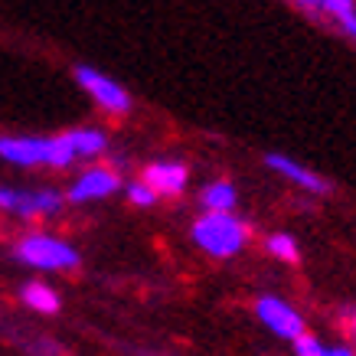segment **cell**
<instances>
[{
	"instance_id": "obj_8",
	"label": "cell",
	"mask_w": 356,
	"mask_h": 356,
	"mask_svg": "<svg viewBox=\"0 0 356 356\" xmlns=\"http://www.w3.org/2000/svg\"><path fill=\"white\" fill-rule=\"evenodd\" d=\"M190 170L180 161H154L144 167V184L157 196H180L186 190Z\"/></svg>"
},
{
	"instance_id": "obj_3",
	"label": "cell",
	"mask_w": 356,
	"mask_h": 356,
	"mask_svg": "<svg viewBox=\"0 0 356 356\" xmlns=\"http://www.w3.org/2000/svg\"><path fill=\"white\" fill-rule=\"evenodd\" d=\"M13 255H17V261H23V265L43 268V271H69L79 265L76 245H69L65 238L43 236V232L23 236L20 242L13 245Z\"/></svg>"
},
{
	"instance_id": "obj_12",
	"label": "cell",
	"mask_w": 356,
	"mask_h": 356,
	"mask_svg": "<svg viewBox=\"0 0 356 356\" xmlns=\"http://www.w3.org/2000/svg\"><path fill=\"white\" fill-rule=\"evenodd\" d=\"M20 298L26 307H33V311H40V314H56L59 304H63L59 294H56L49 284H40V281H30V284L20 291Z\"/></svg>"
},
{
	"instance_id": "obj_6",
	"label": "cell",
	"mask_w": 356,
	"mask_h": 356,
	"mask_svg": "<svg viewBox=\"0 0 356 356\" xmlns=\"http://www.w3.org/2000/svg\"><path fill=\"white\" fill-rule=\"evenodd\" d=\"M255 314H259L261 324L268 327L275 337H281V340H298V337L304 334L301 314L294 311L288 301L275 298V294H265V298H259V301H255Z\"/></svg>"
},
{
	"instance_id": "obj_11",
	"label": "cell",
	"mask_w": 356,
	"mask_h": 356,
	"mask_svg": "<svg viewBox=\"0 0 356 356\" xmlns=\"http://www.w3.org/2000/svg\"><path fill=\"white\" fill-rule=\"evenodd\" d=\"M236 203H238V193L229 180H216V184H206L200 190V206L206 213H232Z\"/></svg>"
},
{
	"instance_id": "obj_1",
	"label": "cell",
	"mask_w": 356,
	"mask_h": 356,
	"mask_svg": "<svg viewBox=\"0 0 356 356\" xmlns=\"http://www.w3.org/2000/svg\"><path fill=\"white\" fill-rule=\"evenodd\" d=\"M0 161L13 167H72L76 154L65 144V138H0Z\"/></svg>"
},
{
	"instance_id": "obj_9",
	"label": "cell",
	"mask_w": 356,
	"mask_h": 356,
	"mask_svg": "<svg viewBox=\"0 0 356 356\" xmlns=\"http://www.w3.org/2000/svg\"><path fill=\"white\" fill-rule=\"evenodd\" d=\"M265 167L268 170H275V173H281L284 180H291V184H298L301 190H307V193H330V184H327L321 173H314V170H307L304 163H298V161H291L288 154H265Z\"/></svg>"
},
{
	"instance_id": "obj_4",
	"label": "cell",
	"mask_w": 356,
	"mask_h": 356,
	"mask_svg": "<svg viewBox=\"0 0 356 356\" xmlns=\"http://www.w3.org/2000/svg\"><path fill=\"white\" fill-rule=\"evenodd\" d=\"M76 82L82 92H88V98L95 102L98 108H105L108 115H128L131 111V95L128 88L115 82L108 72H98L92 65H76Z\"/></svg>"
},
{
	"instance_id": "obj_5",
	"label": "cell",
	"mask_w": 356,
	"mask_h": 356,
	"mask_svg": "<svg viewBox=\"0 0 356 356\" xmlns=\"http://www.w3.org/2000/svg\"><path fill=\"white\" fill-rule=\"evenodd\" d=\"M63 206L59 190H13V186H0V209L17 213V216H49Z\"/></svg>"
},
{
	"instance_id": "obj_19",
	"label": "cell",
	"mask_w": 356,
	"mask_h": 356,
	"mask_svg": "<svg viewBox=\"0 0 356 356\" xmlns=\"http://www.w3.org/2000/svg\"><path fill=\"white\" fill-rule=\"evenodd\" d=\"M350 327H353V337H356V314H353V321H350Z\"/></svg>"
},
{
	"instance_id": "obj_13",
	"label": "cell",
	"mask_w": 356,
	"mask_h": 356,
	"mask_svg": "<svg viewBox=\"0 0 356 356\" xmlns=\"http://www.w3.org/2000/svg\"><path fill=\"white\" fill-rule=\"evenodd\" d=\"M321 10H327L340 26H343L346 36L356 40V0H324Z\"/></svg>"
},
{
	"instance_id": "obj_2",
	"label": "cell",
	"mask_w": 356,
	"mask_h": 356,
	"mask_svg": "<svg viewBox=\"0 0 356 356\" xmlns=\"http://www.w3.org/2000/svg\"><path fill=\"white\" fill-rule=\"evenodd\" d=\"M248 226L232 213H203L193 222V242L213 259H232L245 248Z\"/></svg>"
},
{
	"instance_id": "obj_17",
	"label": "cell",
	"mask_w": 356,
	"mask_h": 356,
	"mask_svg": "<svg viewBox=\"0 0 356 356\" xmlns=\"http://www.w3.org/2000/svg\"><path fill=\"white\" fill-rule=\"evenodd\" d=\"M321 356H353V350H350V346H324Z\"/></svg>"
},
{
	"instance_id": "obj_7",
	"label": "cell",
	"mask_w": 356,
	"mask_h": 356,
	"mask_svg": "<svg viewBox=\"0 0 356 356\" xmlns=\"http://www.w3.org/2000/svg\"><path fill=\"white\" fill-rule=\"evenodd\" d=\"M121 190V177L108 167H88L76 184L69 186L65 200L69 203H92V200H105V196L118 193Z\"/></svg>"
},
{
	"instance_id": "obj_18",
	"label": "cell",
	"mask_w": 356,
	"mask_h": 356,
	"mask_svg": "<svg viewBox=\"0 0 356 356\" xmlns=\"http://www.w3.org/2000/svg\"><path fill=\"white\" fill-rule=\"evenodd\" d=\"M298 3L307 7V10H321V3H324V0H298Z\"/></svg>"
},
{
	"instance_id": "obj_14",
	"label": "cell",
	"mask_w": 356,
	"mask_h": 356,
	"mask_svg": "<svg viewBox=\"0 0 356 356\" xmlns=\"http://www.w3.org/2000/svg\"><path fill=\"white\" fill-rule=\"evenodd\" d=\"M268 252L275 255V259L281 261H298V242H294V236H288V232H275V236H268Z\"/></svg>"
},
{
	"instance_id": "obj_15",
	"label": "cell",
	"mask_w": 356,
	"mask_h": 356,
	"mask_svg": "<svg viewBox=\"0 0 356 356\" xmlns=\"http://www.w3.org/2000/svg\"><path fill=\"white\" fill-rule=\"evenodd\" d=\"M128 200L134 206H154V203H157V193H154V190L144 184V180H138V184L128 186Z\"/></svg>"
},
{
	"instance_id": "obj_16",
	"label": "cell",
	"mask_w": 356,
	"mask_h": 356,
	"mask_svg": "<svg viewBox=\"0 0 356 356\" xmlns=\"http://www.w3.org/2000/svg\"><path fill=\"white\" fill-rule=\"evenodd\" d=\"M294 353L298 356H321L324 353V343H321L317 337H311V334H301L298 340H294Z\"/></svg>"
},
{
	"instance_id": "obj_10",
	"label": "cell",
	"mask_w": 356,
	"mask_h": 356,
	"mask_svg": "<svg viewBox=\"0 0 356 356\" xmlns=\"http://www.w3.org/2000/svg\"><path fill=\"white\" fill-rule=\"evenodd\" d=\"M65 144L72 147L76 157H98V154L108 147V134L98 128H79V131H65L63 134Z\"/></svg>"
}]
</instances>
